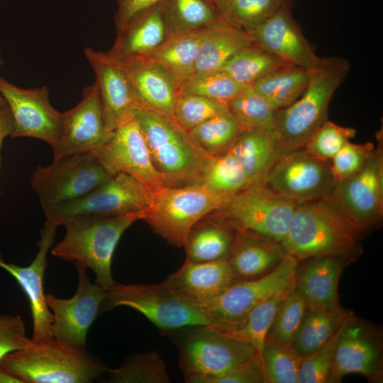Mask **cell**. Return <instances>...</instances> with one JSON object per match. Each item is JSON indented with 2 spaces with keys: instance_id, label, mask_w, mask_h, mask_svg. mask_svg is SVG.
Listing matches in <instances>:
<instances>
[{
  "instance_id": "20",
  "label": "cell",
  "mask_w": 383,
  "mask_h": 383,
  "mask_svg": "<svg viewBox=\"0 0 383 383\" xmlns=\"http://www.w3.org/2000/svg\"><path fill=\"white\" fill-rule=\"evenodd\" d=\"M57 226L46 221L38 240V250L32 262L26 267L7 262L0 256V268L11 274L26 295L30 309L33 332L31 340L45 341L51 338L52 314L45 301L44 276L48 265L47 256L55 241Z\"/></svg>"
},
{
  "instance_id": "3",
  "label": "cell",
  "mask_w": 383,
  "mask_h": 383,
  "mask_svg": "<svg viewBox=\"0 0 383 383\" xmlns=\"http://www.w3.org/2000/svg\"><path fill=\"white\" fill-rule=\"evenodd\" d=\"M0 366L23 383H88L108 368L85 348L70 346L55 338L30 342L7 354Z\"/></svg>"
},
{
  "instance_id": "36",
  "label": "cell",
  "mask_w": 383,
  "mask_h": 383,
  "mask_svg": "<svg viewBox=\"0 0 383 383\" xmlns=\"http://www.w3.org/2000/svg\"><path fill=\"white\" fill-rule=\"evenodd\" d=\"M293 65L252 45L231 57L220 70L235 82L250 86L262 77Z\"/></svg>"
},
{
  "instance_id": "31",
  "label": "cell",
  "mask_w": 383,
  "mask_h": 383,
  "mask_svg": "<svg viewBox=\"0 0 383 383\" xmlns=\"http://www.w3.org/2000/svg\"><path fill=\"white\" fill-rule=\"evenodd\" d=\"M204 31V29L172 33L145 57L165 69L181 87L194 73Z\"/></svg>"
},
{
  "instance_id": "16",
  "label": "cell",
  "mask_w": 383,
  "mask_h": 383,
  "mask_svg": "<svg viewBox=\"0 0 383 383\" xmlns=\"http://www.w3.org/2000/svg\"><path fill=\"white\" fill-rule=\"evenodd\" d=\"M0 94L6 100L13 119L11 137H29L46 142L53 148L57 143L62 113L52 107L44 86L23 89L0 77Z\"/></svg>"
},
{
  "instance_id": "33",
  "label": "cell",
  "mask_w": 383,
  "mask_h": 383,
  "mask_svg": "<svg viewBox=\"0 0 383 383\" xmlns=\"http://www.w3.org/2000/svg\"><path fill=\"white\" fill-rule=\"evenodd\" d=\"M313 70L289 65L269 73L250 86L275 111H279L290 106L302 95Z\"/></svg>"
},
{
  "instance_id": "39",
  "label": "cell",
  "mask_w": 383,
  "mask_h": 383,
  "mask_svg": "<svg viewBox=\"0 0 383 383\" xmlns=\"http://www.w3.org/2000/svg\"><path fill=\"white\" fill-rule=\"evenodd\" d=\"M111 383H169L170 374L158 353L147 351L127 358L118 368L107 369Z\"/></svg>"
},
{
  "instance_id": "50",
  "label": "cell",
  "mask_w": 383,
  "mask_h": 383,
  "mask_svg": "<svg viewBox=\"0 0 383 383\" xmlns=\"http://www.w3.org/2000/svg\"><path fill=\"white\" fill-rule=\"evenodd\" d=\"M193 383H266V379L262 358L260 355H257L252 360L227 373L199 378Z\"/></svg>"
},
{
  "instance_id": "45",
  "label": "cell",
  "mask_w": 383,
  "mask_h": 383,
  "mask_svg": "<svg viewBox=\"0 0 383 383\" xmlns=\"http://www.w3.org/2000/svg\"><path fill=\"white\" fill-rule=\"evenodd\" d=\"M307 310L304 299L294 289L278 308L267 337L292 346Z\"/></svg>"
},
{
  "instance_id": "19",
  "label": "cell",
  "mask_w": 383,
  "mask_h": 383,
  "mask_svg": "<svg viewBox=\"0 0 383 383\" xmlns=\"http://www.w3.org/2000/svg\"><path fill=\"white\" fill-rule=\"evenodd\" d=\"M112 132L106 126L95 82L83 89L82 100L77 106L62 113L60 135L52 148L53 159L92 151L102 145Z\"/></svg>"
},
{
  "instance_id": "17",
  "label": "cell",
  "mask_w": 383,
  "mask_h": 383,
  "mask_svg": "<svg viewBox=\"0 0 383 383\" xmlns=\"http://www.w3.org/2000/svg\"><path fill=\"white\" fill-rule=\"evenodd\" d=\"M90 152L112 175L118 172L128 174L152 192L163 186L135 118L117 127L102 145Z\"/></svg>"
},
{
  "instance_id": "53",
  "label": "cell",
  "mask_w": 383,
  "mask_h": 383,
  "mask_svg": "<svg viewBox=\"0 0 383 383\" xmlns=\"http://www.w3.org/2000/svg\"><path fill=\"white\" fill-rule=\"evenodd\" d=\"M0 383H23L21 379L0 366Z\"/></svg>"
},
{
  "instance_id": "32",
  "label": "cell",
  "mask_w": 383,
  "mask_h": 383,
  "mask_svg": "<svg viewBox=\"0 0 383 383\" xmlns=\"http://www.w3.org/2000/svg\"><path fill=\"white\" fill-rule=\"evenodd\" d=\"M355 317L353 311L342 307L334 311L308 309L292 347L303 357L327 344L346 322Z\"/></svg>"
},
{
  "instance_id": "46",
  "label": "cell",
  "mask_w": 383,
  "mask_h": 383,
  "mask_svg": "<svg viewBox=\"0 0 383 383\" xmlns=\"http://www.w3.org/2000/svg\"><path fill=\"white\" fill-rule=\"evenodd\" d=\"M355 133L354 128L326 120L310 137L303 149L316 159L328 162Z\"/></svg>"
},
{
  "instance_id": "14",
  "label": "cell",
  "mask_w": 383,
  "mask_h": 383,
  "mask_svg": "<svg viewBox=\"0 0 383 383\" xmlns=\"http://www.w3.org/2000/svg\"><path fill=\"white\" fill-rule=\"evenodd\" d=\"M334 184L330 164L301 148L280 154L263 184L283 197L302 204L324 198Z\"/></svg>"
},
{
  "instance_id": "27",
  "label": "cell",
  "mask_w": 383,
  "mask_h": 383,
  "mask_svg": "<svg viewBox=\"0 0 383 383\" xmlns=\"http://www.w3.org/2000/svg\"><path fill=\"white\" fill-rule=\"evenodd\" d=\"M114 44L108 53L118 61L145 57L170 34L162 4L131 20L116 31Z\"/></svg>"
},
{
  "instance_id": "9",
  "label": "cell",
  "mask_w": 383,
  "mask_h": 383,
  "mask_svg": "<svg viewBox=\"0 0 383 383\" xmlns=\"http://www.w3.org/2000/svg\"><path fill=\"white\" fill-rule=\"evenodd\" d=\"M112 176L92 152H80L37 167L30 185L45 213L59 204L82 197Z\"/></svg>"
},
{
  "instance_id": "29",
  "label": "cell",
  "mask_w": 383,
  "mask_h": 383,
  "mask_svg": "<svg viewBox=\"0 0 383 383\" xmlns=\"http://www.w3.org/2000/svg\"><path fill=\"white\" fill-rule=\"evenodd\" d=\"M252 45L244 29L221 18L204 29L194 73L220 70L231 57Z\"/></svg>"
},
{
  "instance_id": "30",
  "label": "cell",
  "mask_w": 383,
  "mask_h": 383,
  "mask_svg": "<svg viewBox=\"0 0 383 383\" xmlns=\"http://www.w3.org/2000/svg\"><path fill=\"white\" fill-rule=\"evenodd\" d=\"M236 231L208 214L189 231L184 244L187 260L210 262L228 258Z\"/></svg>"
},
{
  "instance_id": "40",
  "label": "cell",
  "mask_w": 383,
  "mask_h": 383,
  "mask_svg": "<svg viewBox=\"0 0 383 383\" xmlns=\"http://www.w3.org/2000/svg\"><path fill=\"white\" fill-rule=\"evenodd\" d=\"M228 106L243 131H273L274 128L277 111L251 86L246 87L229 100Z\"/></svg>"
},
{
  "instance_id": "47",
  "label": "cell",
  "mask_w": 383,
  "mask_h": 383,
  "mask_svg": "<svg viewBox=\"0 0 383 383\" xmlns=\"http://www.w3.org/2000/svg\"><path fill=\"white\" fill-rule=\"evenodd\" d=\"M341 328L324 346L302 357L297 383L328 382Z\"/></svg>"
},
{
  "instance_id": "49",
  "label": "cell",
  "mask_w": 383,
  "mask_h": 383,
  "mask_svg": "<svg viewBox=\"0 0 383 383\" xmlns=\"http://www.w3.org/2000/svg\"><path fill=\"white\" fill-rule=\"evenodd\" d=\"M30 342L20 316L0 314V362L7 354L26 347Z\"/></svg>"
},
{
  "instance_id": "34",
  "label": "cell",
  "mask_w": 383,
  "mask_h": 383,
  "mask_svg": "<svg viewBox=\"0 0 383 383\" xmlns=\"http://www.w3.org/2000/svg\"><path fill=\"white\" fill-rule=\"evenodd\" d=\"M187 131L204 154L214 156L228 151L243 130L235 116L228 111Z\"/></svg>"
},
{
  "instance_id": "37",
  "label": "cell",
  "mask_w": 383,
  "mask_h": 383,
  "mask_svg": "<svg viewBox=\"0 0 383 383\" xmlns=\"http://www.w3.org/2000/svg\"><path fill=\"white\" fill-rule=\"evenodd\" d=\"M293 289L277 293L264 300L250 311L238 328L221 333L250 345L261 357L265 341L277 311L282 302Z\"/></svg>"
},
{
  "instance_id": "23",
  "label": "cell",
  "mask_w": 383,
  "mask_h": 383,
  "mask_svg": "<svg viewBox=\"0 0 383 383\" xmlns=\"http://www.w3.org/2000/svg\"><path fill=\"white\" fill-rule=\"evenodd\" d=\"M235 281L227 258L192 262L183 265L164 282L186 301L201 309L208 306Z\"/></svg>"
},
{
  "instance_id": "52",
  "label": "cell",
  "mask_w": 383,
  "mask_h": 383,
  "mask_svg": "<svg viewBox=\"0 0 383 383\" xmlns=\"http://www.w3.org/2000/svg\"><path fill=\"white\" fill-rule=\"evenodd\" d=\"M13 131V119L6 100H0V152L5 138L11 136ZM1 165V156H0Z\"/></svg>"
},
{
  "instance_id": "51",
  "label": "cell",
  "mask_w": 383,
  "mask_h": 383,
  "mask_svg": "<svg viewBox=\"0 0 383 383\" xmlns=\"http://www.w3.org/2000/svg\"><path fill=\"white\" fill-rule=\"evenodd\" d=\"M163 0H117L114 21L116 31L122 29L131 20L157 6Z\"/></svg>"
},
{
  "instance_id": "13",
  "label": "cell",
  "mask_w": 383,
  "mask_h": 383,
  "mask_svg": "<svg viewBox=\"0 0 383 383\" xmlns=\"http://www.w3.org/2000/svg\"><path fill=\"white\" fill-rule=\"evenodd\" d=\"M153 192L133 177L118 172L86 195L59 204L45 213L46 221L62 226L76 216L113 217L149 207Z\"/></svg>"
},
{
  "instance_id": "15",
  "label": "cell",
  "mask_w": 383,
  "mask_h": 383,
  "mask_svg": "<svg viewBox=\"0 0 383 383\" xmlns=\"http://www.w3.org/2000/svg\"><path fill=\"white\" fill-rule=\"evenodd\" d=\"M77 287L70 299H61L52 294H45L46 304L53 321L51 335L70 346L85 348L89 329L102 312L107 289L91 282L87 269L75 265Z\"/></svg>"
},
{
  "instance_id": "26",
  "label": "cell",
  "mask_w": 383,
  "mask_h": 383,
  "mask_svg": "<svg viewBox=\"0 0 383 383\" xmlns=\"http://www.w3.org/2000/svg\"><path fill=\"white\" fill-rule=\"evenodd\" d=\"M286 254L281 243L252 231L239 230L227 260L237 282L270 273Z\"/></svg>"
},
{
  "instance_id": "18",
  "label": "cell",
  "mask_w": 383,
  "mask_h": 383,
  "mask_svg": "<svg viewBox=\"0 0 383 383\" xmlns=\"http://www.w3.org/2000/svg\"><path fill=\"white\" fill-rule=\"evenodd\" d=\"M254 45L297 67L313 70L321 58L293 18L287 0L264 21L244 28Z\"/></svg>"
},
{
  "instance_id": "21",
  "label": "cell",
  "mask_w": 383,
  "mask_h": 383,
  "mask_svg": "<svg viewBox=\"0 0 383 383\" xmlns=\"http://www.w3.org/2000/svg\"><path fill=\"white\" fill-rule=\"evenodd\" d=\"M84 55L96 75L104 116L108 128L113 131L119 126L134 119L141 106L130 84L121 62L108 52L87 47Z\"/></svg>"
},
{
  "instance_id": "7",
  "label": "cell",
  "mask_w": 383,
  "mask_h": 383,
  "mask_svg": "<svg viewBox=\"0 0 383 383\" xmlns=\"http://www.w3.org/2000/svg\"><path fill=\"white\" fill-rule=\"evenodd\" d=\"M117 306L136 310L164 332L208 324L202 309L184 300L164 282L135 284L115 282L107 290L101 311Z\"/></svg>"
},
{
  "instance_id": "42",
  "label": "cell",
  "mask_w": 383,
  "mask_h": 383,
  "mask_svg": "<svg viewBox=\"0 0 383 383\" xmlns=\"http://www.w3.org/2000/svg\"><path fill=\"white\" fill-rule=\"evenodd\" d=\"M285 0H214L225 21L243 29L257 25L271 16Z\"/></svg>"
},
{
  "instance_id": "11",
  "label": "cell",
  "mask_w": 383,
  "mask_h": 383,
  "mask_svg": "<svg viewBox=\"0 0 383 383\" xmlns=\"http://www.w3.org/2000/svg\"><path fill=\"white\" fill-rule=\"evenodd\" d=\"M298 204L258 184L234 195L209 214L235 231H249L282 243Z\"/></svg>"
},
{
  "instance_id": "22",
  "label": "cell",
  "mask_w": 383,
  "mask_h": 383,
  "mask_svg": "<svg viewBox=\"0 0 383 383\" xmlns=\"http://www.w3.org/2000/svg\"><path fill=\"white\" fill-rule=\"evenodd\" d=\"M382 371L380 345L369 328L356 317L346 322L340 332L328 382H340L350 374L379 379Z\"/></svg>"
},
{
  "instance_id": "28",
  "label": "cell",
  "mask_w": 383,
  "mask_h": 383,
  "mask_svg": "<svg viewBox=\"0 0 383 383\" xmlns=\"http://www.w3.org/2000/svg\"><path fill=\"white\" fill-rule=\"evenodd\" d=\"M228 150L239 163L250 186L264 184L280 155L272 131H243Z\"/></svg>"
},
{
  "instance_id": "24",
  "label": "cell",
  "mask_w": 383,
  "mask_h": 383,
  "mask_svg": "<svg viewBox=\"0 0 383 383\" xmlns=\"http://www.w3.org/2000/svg\"><path fill=\"white\" fill-rule=\"evenodd\" d=\"M127 73L139 104L148 109L173 118L180 85L162 67L147 57L119 61Z\"/></svg>"
},
{
  "instance_id": "8",
  "label": "cell",
  "mask_w": 383,
  "mask_h": 383,
  "mask_svg": "<svg viewBox=\"0 0 383 383\" xmlns=\"http://www.w3.org/2000/svg\"><path fill=\"white\" fill-rule=\"evenodd\" d=\"M183 329L176 340L186 382L227 373L259 355L250 345L208 326Z\"/></svg>"
},
{
  "instance_id": "35",
  "label": "cell",
  "mask_w": 383,
  "mask_h": 383,
  "mask_svg": "<svg viewBox=\"0 0 383 383\" xmlns=\"http://www.w3.org/2000/svg\"><path fill=\"white\" fill-rule=\"evenodd\" d=\"M171 33L205 29L221 20L211 0H163Z\"/></svg>"
},
{
  "instance_id": "44",
  "label": "cell",
  "mask_w": 383,
  "mask_h": 383,
  "mask_svg": "<svg viewBox=\"0 0 383 383\" xmlns=\"http://www.w3.org/2000/svg\"><path fill=\"white\" fill-rule=\"evenodd\" d=\"M228 111L226 102L179 92L174 102L173 118L183 129L187 131Z\"/></svg>"
},
{
  "instance_id": "48",
  "label": "cell",
  "mask_w": 383,
  "mask_h": 383,
  "mask_svg": "<svg viewBox=\"0 0 383 383\" xmlns=\"http://www.w3.org/2000/svg\"><path fill=\"white\" fill-rule=\"evenodd\" d=\"M374 149L371 143L347 142L331 160L330 169L335 183L358 172L367 163Z\"/></svg>"
},
{
  "instance_id": "43",
  "label": "cell",
  "mask_w": 383,
  "mask_h": 383,
  "mask_svg": "<svg viewBox=\"0 0 383 383\" xmlns=\"http://www.w3.org/2000/svg\"><path fill=\"white\" fill-rule=\"evenodd\" d=\"M246 87L221 70L194 73L181 85L180 91L228 103Z\"/></svg>"
},
{
  "instance_id": "4",
  "label": "cell",
  "mask_w": 383,
  "mask_h": 383,
  "mask_svg": "<svg viewBox=\"0 0 383 383\" xmlns=\"http://www.w3.org/2000/svg\"><path fill=\"white\" fill-rule=\"evenodd\" d=\"M359 234L321 199L297 205L281 244L298 262L322 256L352 261L357 252Z\"/></svg>"
},
{
  "instance_id": "6",
  "label": "cell",
  "mask_w": 383,
  "mask_h": 383,
  "mask_svg": "<svg viewBox=\"0 0 383 383\" xmlns=\"http://www.w3.org/2000/svg\"><path fill=\"white\" fill-rule=\"evenodd\" d=\"M233 196L216 193L202 184L163 185L153 192L143 221L169 244L182 248L192 227Z\"/></svg>"
},
{
  "instance_id": "25",
  "label": "cell",
  "mask_w": 383,
  "mask_h": 383,
  "mask_svg": "<svg viewBox=\"0 0 383 383\" xmlns=\"http://www.w3.org/2000/svg\"><path fill=\"white\" fill-rule=\"evenodd\" d=\"M298 264L295 290L308 309L334 311L341 308L338 300L339 278L348 261L332 256L311 257Z\"/></svg>"
},
{
  "instance_id": "12",
  "label": "cell",
  "mask_w": 383,
  "mask_h": 383,
  "mask_svg": "<svg viewBox=\"0 0 383 383\" xmlns=\"http://www.w3.org/2000/svg\"><path fill=\"white\" fill-rule=\"evenodd\" d=\"M323 199L359 233L379 222L383 211L382 145L358 172L335 182Z\"/></svg>"
},
{
  "instance_id": "1",
  "label": "cell",
  "mask_w": 383,
  "mask_h": 383,
  "mask_svg": "<svg viewBox=\"0 0 383 383\" xmlns=\"http://www.w3.org/2000/svg\"><path fill=\"white\" fill-rule=\"evenodd\" d=\"M350 69L345 58L321 57L302 95L290 106L277 111L272 131L280 154L303 148L328 120L330 102Z\"/></svg>"
},
{
  "instance_id": "55",
  "label": "cell",
  "mask_w": 383,
  "mask_h": 383,
  "mask_svg": "<svg viewBox=\"0 0 383 383\" xmlns=\"http://www.w3.org/2000/svg\"><path fill=\"white\" fill-rule=\"evenodd\" d=\"M211 1H212L213 2L214 0H211Z\"/></svg>"
},
{
  "instance_id": "38",
  "label": "cell",
  "mask_w": 383,
  "mask_h": 383,
  "mask_svg": "<svg viewBox=\"0 0 383 383\" xmlns=\"http://www.w3.org/2000/svg\"><path fill=\"white\" fill-rule=\"evenodd\" d=\"M201 184L216 193L226 196H234L250 187L239 163L229 150L207 157Z\"/></svg>"
},
{
  "instance_id": "5",
  "label": "cell",
  "mask_w": 383,
  "mask_h": 383,
  "mask_svg": "<svg viewBox=\"0 0 383 383\" xmlns=\"http://www.w3.org/2000/svg\"><path fill=\"white\" fill-rule=\"evenodd\" d=\"M137 121L163 185L180 187L201 184L209 156L193 142L174 118L140 106Z\"/></svg>"
},
{
  "instance_id": "2",
  "label": "cell",
  "mask_w": 383,
  "mask_h": 383,
  "mask_svg": "<svg viewBox=\"0 0 383 383\" xmlns=\"http://www.w3.org/2000/svg\"><path fill=\"white\" fill-rule=\"evenodd\" d=\"M145 211L113 217L82 215L69 218L62 225L65 227V235L51 248V254L90 269L95 274L96 283L108 290L115 282L111 264L118 243L128 228L143 220Z\"/></svg>"
},
{
  "instance_id": "54",
  "label": "cell",
  "mask_w": 383,
  "mask_h": 383,
  "mask_svg": "<svg viewBox=\"0 0 383 383\" xmlns=\"http://www.w3.org/2000/svg\"><path fill=\"white\" fill-rule=\"evenodd\" d=\"M3 64V60L1 58V50H0V66ZM3 97L1 96V95L0 94V100L2 99Z\"/></svg>"
},
{
  "instance_id": "41",
  "label": "cell",
  "mask_w": 383,
  "mask_h": 383,
  "mask_svg": "<svg viewBox=\"0 0 383 383\" xmlns=\"http://www.w3.org/2000/svg\"><path fill=\"white\" fill-rule=\"evenodd\" d=\"M261 358L266 383H297L302 357L292 346L266 338Z\"/></svg>"
},
{
  "instance_id": "10",
  "label": "cell",
  "mask_w": 383,
  "mask_h": 383,
  "mask_svg": "<svg viewBox=\"0 0 383 383\" xmlns=\"http://www.w3.org/2000/svg\"><path fill=\"white\" fill-rule=\"evenodd\" d=\"M298 264L294 257L287 253L270 273L235 282L202 309L207 326L220 333L238 328L257 304L277 293L294 289Z\"/></svg>"
}]
</instances>
